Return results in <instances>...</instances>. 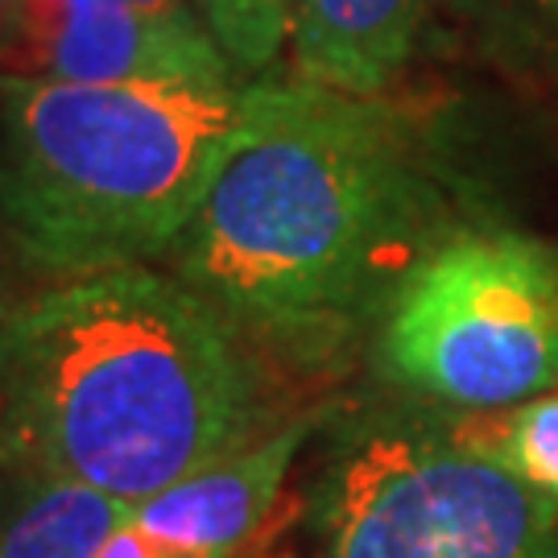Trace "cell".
Instances as JSON below:
<instances>
[{
	"label": "cell",
	"instance_id": "1",
	"mask_svg": "<svg viewBox=\"0 0 558 558\" xmlns=\"http://www.w3.org/2000/svg\"><path fill=\"white\" fill-rule=\"evenodd\" d=\"M240 327L149 265L80 274L0 323V468L137 509L257 442Z\"/></svg>",
	"mask_w": 558,
	"mask_h": 558
},
{
	"label": "cell",
	"instance_id": "2",
	"mask_svg": "<svg viewBox=\"0 0 558 558\" xmlns=\"http://www.w3.org/2000/svg\"><path fill=\"white\" fill-rule=\"evenodd\" d=\"M422 220L426 186L389 104L306 80L257 83L166 257L240 331L306 339L377 290Z\"/></svg>",
	"mask_w": 558,
	"mask_h": 558
},
{
	"label": "cell",
	"instance_id": "3",
	"mask_svg": "<svg viewBox=\"0 0 558 558\" xmlns=\"http://www.w3.org/2000/svg\"><path fill=\"white\" fill-rule=\"evenodd\" d=\"M240 100L232 80L0 83V223L71 278L170 253Z\"/></svg>",
	"mask_w": 558,
	"mask_h": 558
},
{
	"label": "cell",
	"instance_id": "4",
	"mask_svg": "<svg viewBox=\"0 0 558 558\" xmlns=\"http://www.w3.org/2000/svg\"><path fill=\"white\" fill-rule=\"evenodd\" d=\"M389 377L463 410H500L558 389V248L509 228L439 240L389 294Z\"/></svg>",
	"mask_w": 558,
	"mask_h": 558
},
{
	"label": "cell",
	"instance_id": "5",
	"mask_svg": "<svg viewBox=\"0 0 558 558\" xmlns=\"http://www.w3.org/2000/svg\"><path fill=\"white\" fill-rule=\"evenodd\" d=\"M323 558H558L555 500L456 435L373 430L319 505Z\"/></svg>",
	"mask_w": 558,
	"mask_h": 558
},
{
	"label": "cell",
	"instance_id": "6",
	"mask_svg": "<svg viewBox=\"0 0 558 558\" xmlns=\"http://www.w3.org/2000/svg\"><path fill=\"white\" fill-rule=\"evenodd\" d=\"M228 83L203 21H158L129 0H0V83Z\"/></svg>",
	"mask_w": 558,
	"mask_h": 558
},
{
	"label": "cell",
	"instance_id": "7",
	"mask_svg": "<svg viewBox=\"0 0 558 558\" xmlns=\"http://www.w3.org/2000/svg\"><path fill=\"white\" fill-rule=\"evenodd\" d=\"M319 414L286 422L281 430L240 447L220 463L170 484L158 497L141 500L133 518L158 538L199 558H236L253 542L290 525L299 500L281 493L286 472L299 456Z\"/></svg>",
	"mask_w": 558,
	"mask_h": 558
},
{
	"label": "cell",
	"instance_id": "8",
	"mask_svg": "<svg viewBox=\"0 0 558 558\" xmlns=\"http://www.w3.org/2000/svg\"><path fill=\"white\" fill-rule=\"evenodd\" d=\"M426 0H299L290 25L299 80L380 96L414 54Z\"/></svg>",
	"mask_w": 558,
	"mask_h": 558
},
{
	"label": "cell",
	"instance_id": "9",
	"mask_svg": "<svg viewBox=\"0 0 558 558\" xmlns=\"http://www.w3.org/2000/svg\"><path fill=\"white\" fill-rule=\"evenodd\" d=\"M9 500L0 509V558H96L133 505L38 468H0Z\"/></svg>",
	"mask_w": 558,
	"mask_h": 558
},
{
	"label": "cell",
	"instance_id": "10",
	"mask_svg": "<svg viewBox=\"0 0 558 558\" xmlns=\"http://www.w3.org/2000/svg\"><path fill=\"white\" fill-rule=\"evenodd\" d=\"M456 435L558 505V393L518 401L509 414H468Z\"/></svg>",
	"mask_w": 558,
	"mask_h": 558
},
{
	"label": "cell",
	"instance_id": "11",
	"mask_svg": "<svg viewBox=\"0 0 558 558\" xmlns=\"http://www.w3.org/2000/svg\"><path fill=\"white\" fill-rule=\"evenodd\" d=\"M195 4L228 66L244 75H257L278 59L299 13V0H195Z\"/></svg>",
	"mask_w": 558,
	"mask_h": 558
},
{
	"label": "cell",
	"instance_id": "12",
	"mask_svg": "<svg viewBox=\"0 0 558 558\" xmlns=\"http://www.w3.org/2000/svg\"><path fill=\"white\" fill-rule=\"evenodd\" d=\"M96 558H199V555H191V550H182L174 542L158 538L154 530H145V525L129 513V518L108 534V542L100 546Z\"/></svg>",
	"mask_w": 558,
	"mask_h": 558
},
{
	"label": "cell",
	"instance_id": "13",
	"mask_svg": "<svg viewBox=\"0 0 558 558\" xmlns=\"http://www.w3.org/2000/svg\"><path fill=\"white\" fill-rule=\"evenodd\" d=\"M129 4L158 21H203L195 13V0H129Z\"/></svg>",
	"mask_w": 558,
	"mask_h": 558
},
{
	"label": "cell",
	"instance_id": "14",
	"mask_svg": "<svg viewBox=\"0 0 558 558\" xmlns=\"http://www.w3.org/2000/svg\"><path fill=\"white\" fill-rule=\"evenodd\" d=\"M286 530V525H281ZM281 530H274V534H265L260 542H253L248 550H240L236 558H294L286 546H281Z\"/></svg>",
	"mask_w": 558,
	"mask_h": 558
}]
</instances>
